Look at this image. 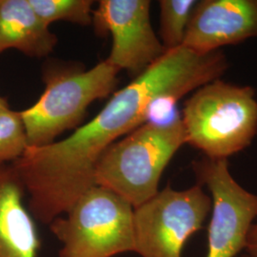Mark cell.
I'll return each mask as SVG.
<instances>
[{
  "label": "cell",
  "instance_id": "cell-14",
  "mask_svg": "<svg viewBox=\"0 0 257 257\" xmlns=\"http://www.w3.org/2000/svg\"><path fill=\"white\" fill-rule=\"evenodd\" d=\"M29 147L19 111L0 113V164H11L23 156Z\"/></svg>",
  "mask_w": 257,
  "mask_h": 257
},
{
  "label": "cell",
  "instance_id": "cell-1",
  "mask_svg": "<svg viewBox=\"0 0 257 257\" xmlns=\"http://www.w3.org/2000/svg\"><path fill=\"white\" fill-rule=\"evenodd\" d=\"M228 68V58L221 51L200 54L184 46L166 51L114 92L105 107L74 134L43 147H28L13 165L35 219L49 225L69 211L95 185V167L104 152L148 122L156 102L165 98L178 101L220 79Z\"/></svg>",
  "mask_w": 257,
  "mask_h": 257
},
{
  "label": "cell",
  "instance_id": "cell-15",
  "mask_svg": "<svg viewBox=\"0 0 257 257\" xmlns=\"http://www.w3.org/2000/svg\"><path fill=\"white\" fill-rule=\"evenodd\" d=\"M247 254L249 257H257V222L253 223L248 231L246 248Z\"/></svg>",
  "mask_w": 257,
  "mask_h": 257
},
{
  "label": "cell",
  "instance_id": "cell-4",
  "mask_svg": "<svg viewBox=\"0 0 257 257\" xmlns=\"http://www.w3.org/2000/svg\"><path fill=\"white\" fill-rule=\"evenodd\" d=\"M119 72L107 60L86 71L49 69L39 99L19 111L29 147L52 144L62 133L75 128L92 102L113 92Z\"/></svg>",
  "mask_w": 257,
  "mask_h": 257
},
{
  "label": "cell",
  "instance_id": "cell-2",
  "mask_svg": "<svg viewBox=\"0 0 257 257\" xmlns=\"http://www.w3.org/2000/svg\"><path fill=\"white\" fill-rule=\"evenodd\" d=\"M187 144L181 116L146 122L108 148L94 171V184L118 194L134 208L159 192L161 176Z\"/></svg>",
  "mask_w": 257,
  "mask_h": 257
},
{
  "label": "cell",
  "instance_id": "cell-5",
  "mask_svg": "<svg viewBox=\"0 0 257 257\" xmlns=\"http://www.w3.org/2000/svg\"><path fill=\"white\" fill-rule=\"evenodd\" d=\"M49 226L61 244L59 257H114L135 250L134 207L97 185Z\"/></svg>",
  "mask_w": 257,
  "mask_h": 257
},
{
  "label": "cell",
  "instance_id": "cell-6",
  "mask_svg": "<svg viewBox=\"0 0 257 257\" xmlns=\"http://www.w3.org/2000/svg\"><path fill=\"white\" fill-rule=\"evenodd\" d=\"M211 211L202 186L177 191L167 186L134 208L135 250L140 257H182L189 239L203 229Z\"/></svg>",
  "mask_w": 257,
  "mask_h": 257
},
{
  "label": "cell",
  "instance_id": "cell-9",
  "mask_svg": "<svg viewBox=\"0 0 257 257\" xmlns=\"http://www.w3.org/2000/svg\"><path fill=\"white\" fill-rule=\"evenodd\" d=\"M257 37V0L197 1L182 46L208 54Z\"/></svg>",
  "mask_w": 257,
  "mask_h": 257
},
{
  "label": "cell",
  "instance_id": "cell-16",
  "mask_svg": "<svg viewBox=\"0 0 257 257\" xmlns=\"http://www.w3.org/2000/svg\"><path fill=\"white\" fill-rule=\"evenodd\" d=\"M8 110H10V107L7 99L2 97V96H0V113Z\"/></svg>",
  "mask_w": 257,
  "mask_h": 257
},
{
  "label": "cell",
  "instance_id": "cell-10",
  "mask_svg": "<svg viewBox=\"0 0 257 257\" xmlns=\"http://www.w3.org/2000/svg\"><path fill=\"white\" fill-rule=\"evenodd\" d=\"M13 165L0 164V257H38L41 240Z\"/></svg>",
  "mask_w": 257,
  "mask_h": 257
},
{
  "label": "cell",
  "instance_id": "cell-7",
  "mask_svg": "<svg viewBox=\"0 0 257 257\" xmlns=\"http://www.w3.org/2000/svg\"><path fill=\"white\" fill-rule=\"evenodd\" d=\"M198 184L211 199L207 257H235L247 246L257 218V194L249 193L230 175L228 159L203 157L193 163Z\"/></svg>",
  "mask_w": 257,
  "mask_h": 257
},
{
  "label": "cell",
  "instance_id": "cell-3",
  "mask_svg": "<svg viewBox=\"0 0 257 257\" xmlns=\"http://www.w3.org/2000/svg\"><path fill=\"white\" fill-rule=\"evenodd\" d=\"M181 120L187 144L205 157L228 159L257 135L255 91L221 79L207 83L186 101Z\"/></svg>",
  "mask_w": 257,
  "mask_h": 257
},
{
  "label": "cell",
  "instance_id": "cell-11",
  "mask_svg": "<svg viewBox=\"0 0 257 257\" xmlns=\"http://www.w3.org/2000/svg\"><path fill=\"white\" fill-rule=\"evenodd\" d=\"M57 41L29 0H0V54L17 50L41 58L54 51Z\"/></svg>",
  "mask_w": 257,
  "mask_h": 257
},
{
  "label": "cell",
  "instance_id": "cell-13",
  "mask_svg": "<svg viewBox=\"0 0 257 257\" xmlns=\"http://www.w3.org/2000/svg\"><path fill=\"white\" fill-rule=\"evenodd\" d=\"M47 26L56 21H68L81 26L92 23V0H29Z\"/></svg>",
  "mask_w": 257,
  "mask_h": 257
},
{
  "label": "cell",
  "instance_id": "cell-17",
  "mask_svg": "<svg viewBox=\"0 0 257 257\" xmlns=\"http://www.w3.org/2000/svg\"><path fill=\"white\" fill-rule=\"evenodd\" d=\"M241 257H249V256H248V255H243V256H241Z\"/></svg>",
  "mask_w": 257,
  "mask_h": 257
},
{
  "label": "cell",
  "instance_id": "cell-12",
  "mask_svg": "<svg viewBox=\"0 0 257 257\" xmlns=\"http://www.w3.org/2000/svg\"><path fill=\"white\" fill-rule=\"evenodd\" d=\"M197 1L160 0V41L166 51L183 45L184 38Z\"/></svg>",
  "mask_w": 257,
  "mask_h": 257
},
{
  "label": "cell",
  "instance_id": "cell-8",
  "mask_svg": "<svg viewBox=\"0 0 257 257\" xmlns=\"http://www.w3.org/2000/svg\"><path fill=\"white\" fill-rule=\"evenodd\" d=\"M150 9L149 0H100L92 12L96 33H110L112 38L106 60L135 77L166 52L152 25Z\"/></svg>",
  "mask_w": 257,
  "mask_h": 257
}]
</instances>
